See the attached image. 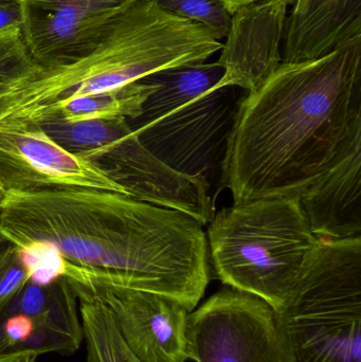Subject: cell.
Here are the masks:
<instances>
[{"label":"cell","mask_w":361,"mask_h":362,"mask_svg":"<svg viewBox=\"0 0 361 362\" xmlns=\"http://www.w3.org/2000/svg\"><path fill=\"white\" fill-rule=\"evenodd\" d=\"M0 240L53 243L104 280L160 293L195 310L210 283L203 225L186 213L104 189L10 191L0 202Z\"/></svg>","instance_id":"1"},{"label":"cell","mask_w":361,"mask_h":362,"mask_svg":"<svg viewBox=\"0 0 361 362\" xmlns=\"http://www.w3.org/2000/svg\"><path fill=\"white\" fill-rule=\"evenodd\" d=\"M361 124V40L314 61L284 63L246 95L222 189L235 204L300 197Z\"/></svg>","instance_id":"2"},{"label":"cell","mask_w":361,"mask_h":362,"mask_svg":"<svg viewBox=\"0 0 361 362\" xmlns=\"http://www.w3.org/2000/svg\"><path fill=\"white\" fill-rule=\"evenodd\" d=\"M224 68L215 62L189 64L143 78L154 86L131 129L138 140L167 167L203 177L222 189L231 136L248 91L218 87Z\"/></svg>","instance_id":"3"},{"label":"cell","mask_w":361,"mask_h":362,"mask_svg":"<svg viewBox=\"0 0 361 362\" xmlns=\"http://www.w3.org/2000/svg\"><path fill=\"white\" fill-rule=\"evenodd\" d=\"M207 240L218 279L277 310L320 238L300 198L271 197L220 210L209 223Z\"/></svg>","instance_id":"4"},{"label":"cell","mask_w":361,"mask_h":362,"mask_svg":"<svg viewBox=\"0 0 361 362\" xmlns=\"http://www.w3.org/2000/svg\"><path fill=\"white\" fill-rule=\"evenodd\" d=\"M275 322L284 362H361V238H320Z\"/></svg>","instance_id":"5"},{"label":"cell","mask_w":361,"mask_h":362,"mask_svg":"<svg viewBox=\"0 0 361 362\" xmlns=\"http://www.w3.org/2000/svg\"><path fill=\"white\" fill-rule=\"evenodd\" d=\"M76 298L103 303L123 339L141 362H186L188 308L173 298L127 288L68 261L63 276Z\"/></svg>","instance_id":"6"},{"label":"cell","mask_w":361,"mask_h":362,"mask_svg":"<svg viewBox=\"0 0 361 362\" xmlns=\"http://www.w3.org/2000/svg\"><path fill=\"white\" fill-rule=\"evenodd\" d=\"M186 339L187 356L196 362H284L275 310L231 287L189 314Z\"/></svg>","instance_id":"7"},{"label":"cell","mask_w":361,"mask_h":362,"mask_svg":"<svg viewBox=\"0 0 361 362\" xmlns=\"http://www.w3.org/2000/svg\"><path fill=\"white\" fill-rule=\"evenodd\" d=\"M63 187L129 195L105 168L70 152L44 129H0L2 193Z\"/></svg>","instance_id":"8"},{"label":"cell","mask_w":361,"mask_h":362,"mask_svg":"<svg viewBox=\"0 0 361 362\" xmlns=\"http://www.w3.org/2000/svg\"><path fill=\"white\" fill-rule=\"evenodd\" d=\"M83 339L78 298L65 279L47 286L28 282L0 308V357L72 355Z\"/></svg>","instance_id":"9"},{"label":"cell","mask_w":361,"mask_h":362,"mask_svg":"<svg viewBox=\"0 0 361 362\" xmlns=\"http://www.w3.org/2000/svg\"><path fill=\"white\" fill-rule=\"evenodd\" d=\"M135 0H19L20 31L38 64L80 53Z\"/></svg>","instance_id":"10"},{"label":"cell","mask_w":361,"mask_h":362,"mask_svg":"<svg viewBox=\"0 0 361 362\" xmlns=\"http://www.w3.org/2000/svg\"><path fill=\"white\" fill-rule=\"evenodd\" d=\"M288 4L259 0L235 11L220 51L224 76L218 87L258 88L282 63V44Z\"/></svg>","instance_id":"11"},{"label":"cell","mask_w":361,"mask_h":362,"mask_svg":"<svg viewBox=\"0 0 361 362\" xmlns=\"http://www.w3.org/2000/svg\"><path fill=\"white\" fill-rule=\"evenodd\" d=\"M299 198L317 238H361V124L330 167Z\"/></svg>","instance_id":"12"},{"label":"cell","mask_w":361,"mask_h":362,"mask_svg":"<svg viewBox=\"0 0 361 362\" xmlns=\"http://www.w3.org/2000/svg\"><path fill=\"white\" fill-rule=\"evenodd\" d=\"M284 25L282 61H314L361 40V0H294Z\"/></svg>","instance_id":"13"},{"label":"cell","mask_w":361,"mask_h":362,"mask_svg":"<svg viewBox=\"0 0 361 362\" xmlns=\"http://www.w3.org/2000/svg\"><path fill=\"white\" fill-rule=\"evenodd\" d=\"M153 90L154 86L142 78L114 90L76 98L64 105L61 123L118 118L133 120L140 116Z\"/></svg>","instance_id":"14"},{"label":"cell","mask_w":361,"mask_h":362,"mask_svg":"<svg viewBox=\"0 0 361 362\" xmlns=\"http://www.w3.org/2000/svg\"><path fill=\"white\" fill-rule=\"evenodd\" d=\"M80 300L87 362H141L123 339L107 308L97 300Z\"/></svg>","instance_id":"15"},{"label":"cell","mask_w":361,"mask_h":362,"mask_svg":"<svg viewBox=\"0 0 361 362\" xmlns=\"http://www.w3.org/2000/svg\"><path fill=\"white\" fill-rule=\"evenodd\" d=\"M17 250L30 283L47 286L63 278L67 272L68 259L53 243L32 240Z\"/></svg>","instance_id":"16"},{"label":"cell","mask_w":361,"mask_h":362,"mask_svg":"<svg viewBox=\"0 0 361 362\" xmlns=\"http://www.w3.org/2000/svg\"><path fill=\"white\" fill-rule=\"evenodd\" d=\"M161 8L182 18L203 25L224 42L230 29L232 14L220 0H154Z\"/></svg>","instance_id":"17"},{"label":"cell","mask_w":361,"mask_h":362,"mask_svg":"<svg viewBox=\"0 0 361 362\" xmlns=\"http://www.w3.org/2000/svg\"><path fill=\"white\" fill-rule=\"evenodd\" d=\"M34 64L19 25L0 31V85L23 74Z\"/></svg>","instance_id":"18"},{"label":"cell","mask_w":361,"mask_h":362,"mask_svg":"<svg viewBox=\"0 0 361 362\" xmlns=\"http://www.w3.org/2000/svg\"><path fill=\"white\" fill-rule=\"evenodd\" d=\"M28 282L29 274L21 264L18 250L8 245L0 250V308Z\"/></svg>","instance_id":"19"},{"label":"cell","mask_w":361,"mask_h":362,"mask_svg":"<svg viewBox=\"0 0 361 362\" xmlns=\"http://www.w3.org/2000/svg\"><path fill=\"white\" fill-rule=\"evenodd\" d=\"M19 0H0V31L21 25Z\"/></svg>","instance_id":"20"},{"label":"cell","mask_w":361,"mask_h":362,"mask_svg":"<svg viewBox=\"0 0 361 362\" xmlns=\"http://www.w3.org/2000/svg\"><path fill=\"white\" fill-rule=\"evenodd\" d=\"M37 356L32 353H19V354L6 355L0 357V362H35Z\"/></svg>","instance_id":"21"},{"label":"cell","mask_w":361,"mask_h":362,"mask_svg":"<svg viewBox=\"0 0 361 362\" xmlns=\"http://www.w3.org/2000/svg\"><path fill=\"white\" fill-rule=\"evenodd\" d=\"M220 1L225 4L229 13L233 14V13L239 10V8H243V6H247V4H252V2L259 1V0H220Z\"/></svg>","instance_id":"22"},{"label":"cell","mask_w":361,"mask_h":362,"mask_svg":"<svg viewBox=\"0 0 361 362\" xmlns=\"http://www.w3.org/2000/svg\"><path fill=\"white\" fill-rule=\"evenodd\" d=\"M284 1L288 2V6H290V4H292V1H294V0H284Z\"/></svg>","instance_id":"23"},{"label":"cell","mask_w":361,"mask_h":362,"mask_svg":"<svg viewBox=\"0 0 361 362\" xmlns=\"http://www.w3.org/2000/svg\"><path fill=\"white\" fill-rule=\"evenodd\" d=\"M2 195H4V193H2L1 191H0V202H1Z\"/></svg>","instance_id":"24"}]
</instances>
